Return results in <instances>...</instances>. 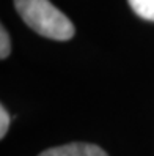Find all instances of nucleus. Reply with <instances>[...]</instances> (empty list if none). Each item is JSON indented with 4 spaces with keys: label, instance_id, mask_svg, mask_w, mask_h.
I'll use <instances>...</instances> for the list:
<instances>
[{
    "label": "nucleus",
    "instance_id": "f257e3e1",
    "mask_svg": "<svg viewBox=\"0 0 154 156\" xmlns=\"http://www.w3.org/2000/svg\"><path fill=\"white\" fill-rule=\"evenodd\" d=\"M14 6L22 21L41 36L68 41L76 33L72 22L49 0H14Z\"/></svg>",
    "mask_w": 154,
    "mask_h": 156
},
{
    "label": "nucleus",
    "instance_id": "39448f33",
    "mask_svg": "<svg viewBox=\"0 0 154 156\" xmlns=\"http://www.w3.org/2000/svg\"><path fill=\"white\" fill-rule=\"evenodd\" d=\"M8 126H10V115H8L6 109L3 106H0V137L2 139L6 136Z\"/></svg>",
    "mask_w": 154,
    "mask_h": 156
},
{
    "label": "nucleus",
    "instance_id": "20e7f679",
    "mask_svg": "<svg viewBox=\"0 0 154 156\" xmlns=\"http://www.w3.org/2000/svg\"><path fill=\"white\" fill-rule=\"evenodd\" d=\"M11 52V44H10V36H8L5 27L0 29V58L5 60Z\"/></svg>",
    "mask_w": 154,
    "mask_h": 156
},
{
    "label": "nucleus",
    "instance_id": "f03ea898",
    "mask_svg": "<svg viewBox=\"0 0 154 156\" xmlns=\"http://www.w3.org/2000/svg\"><path fill=\"white\" fill-rule=\"evenodd\" d=\"M38 156H108L101 147L87 142H72L44 150Z\"/></svg>",
    "mask_w": 154,
    "mask_h": 156
},
{
    "label": "nucleus",
    "instance_id": "7ed1b4c3",
    "mask_svg": "<svg viewBox=\"0 0 154 156\" xmlns=\"http://www.w3.org/2000/svg\"><path fill=\"white\" fill-rule=\"evenodd\" d=\"M128 2L137 16L154 22V0H128Z\"/></svg>",
    "mask_w": 154,
    "mask_h": 156
}]
</instances>
